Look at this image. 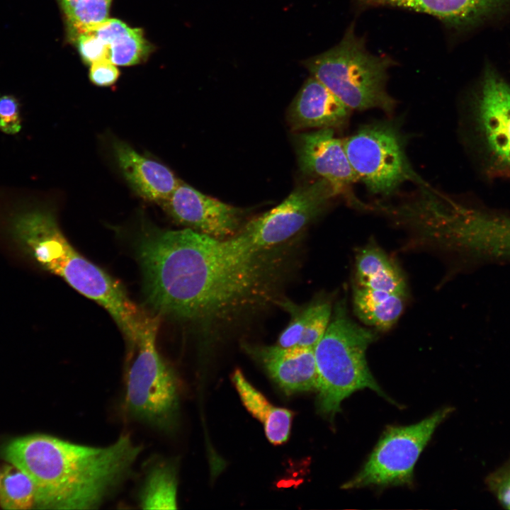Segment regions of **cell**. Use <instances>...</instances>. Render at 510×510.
<instances>
[{"instance_id":"obj_8","label":"cell","mask_w":510,"mask_h":510,"mask_svg":"<svg viewBox=\"0 0 510 510\" xmlns=\"http://www.w3.org/2000/svg\"><path fill=\"white\" fill-rule=\"evenodd\" d=\"M337 196L323 179L303 183L275 208L244 224L230 239L248 253L283 245L321 215Z\"/></svg>"},{"instance_id":"obj_22","label":"cell","mask_w":510,"mask_h":510,"mask_svg":"<svg viewBox=\"0 0 510 510\" xmlns=\"http://www.w3.org/2000/svg\"><path fill=\"white\" fill-rule=\"evenodd\" d=\"M0 506L4 509L25 510L35 506V489L30 478L15 465L4 468L1 477Z\"/></svg>"},{"instance_id":"obj_25","label":"cell","mask_w":510,"mask_h":510,"mask_svg":"<svg viewBox=\"0 0 510 510\" xmlns=\"http://www.w3.org/2000/svg\"><path fill=\"white\" fill-rule=\"evenodd\" d=\"M22 128L21 104L13 95L0 96V131L16 135Z\"/></svg>"},{"instance_id":"obj_20","label":"cell","mask_w":510,"mask_h":510,"mask_svg":"<svg viewBox=\"0 0 510 510\" xmlns=\"http://www.w3.org/2000/svg\"><path fill=\"white\" fill-rule=\"evenodd\" d=\"M291 311L293 317L280 334L277 344L283 347L314 348L330 322L331 304L329 301L317 300L303 309Z\"/></svg>"},{"instance_id":"obj_3","label":"cell","mask_w":510,"mask_h":510,"mask_svg":"<svg viewBox=\"0 0 510 510\" xmlns=\"http://www.w3.org/2000/svg\"><path fill=\"white\" fill-rule=\"evenodd\" d=\"M28 198L0 205V232L23 255L102 306L133 348L147 314L118 282L76 251L51 210Z\"/></svg>"},{"instance_id":"obj_19","label":"cell","mask_w":510,"mask_h":510,"mask_svg":"<svg viewBox=\"0 0 510 510\" xmlns=\"http://www.w3.org/2000/svg\"><path fill=\"white\" fill-rule=\"evenodd\" d=\"M405 295L356 285L353 292L354 312L365 324L379 331H387L400 317L404 308Z\"/></svg>"},{"instance_id":"obj_17","label":"cell","mask_w":510,"mask_h":510,"mask_svg":"<svg viewBox=\"0 0 510 510\" xmlns=\"http://www.w3.org/2000/svg\"><path fill=\"white\" fill-rule=\"evenodd\" d=\"M356 285L378 290L407 294L403 273L382 249L368 244L358 250L355 260Z\"/></svg>"},{"instance_id":"obj_23","label":"cell","mask_w":510,"mask_h":510,"mask_svg":"<svg viewBox=\"0 0 510 510\" xmlns=\"http://www.w3.org/2000/svg\"><path fill=\"white\" fill-rule=\"evenodd\" d=\"M111 0H80L66 16L72 37L90 30L108 19Z\"/></svg>"},{"instance_id":"obj_6","label":"cell","mask_w":510,"mask_h":510,"mask_svg":"<svg viewBox=\"0 0 510 510\" xmlns=\"http://www.w3.org/2000/svg\"><path fill=\"white\" fill-rule=\"evenodd\" d=\"M159 324L157 316H146L127 373L125 402L132 417L167 432L178 418V386L175 373L157 349Z\"/></svg>"},{"instance_id":"obj_26","label":"cell","mask_w":510,"mask_h":510,"mask_svg":"<svg viewBox=\"0 0 510 510\" xmlns=\"http://www.w3.org/2000/svg\"><path fill=\"white\" fill-rule=\"evenodd\" d=\"M81 56L91 64L103 60L110 61V46L104 44L91 32L76 36Z\"/></svg>"},{"instance_id":"obj_28","label":"cell","mask_w":510,"mask_h":510,"mask_svg":"<svg viewBox=\"0 0 510 510\" xmlns=\"http://www.w3.org/2000/svg\"><path fill=\"white\" fill-rule=\"evenodd\" d=\"M119 76L116 65L110 61L103 60L91 64L89 77L92 83L98 86H110L115 82Z\"/></svg>"},{"instance_id":"obj_13","label":"cell","mask_w":510,"mask_h":510,"mask_svg":"<svg viewBox=\"0 0 510 510\" xmlns=\"http://www.w3.org/2000/svg\"><path fill=\"white\" fill-rule=\"evenodd\" d=\"M245 351L288 394L316 390L318 374L314 348L244 344Z\"/></svg>"},{"instance_id":"obj_21","label":"cell","mask_w":510,"mask_h":510,"mask_svg":"<svg viewBox=\"0 0 510 510\" xmlns=\"http://www.w3.org/2000/svg\"><path fill=\"white\" fill-rule=\"evenodd\" d=\"M140 504L144 509H177V480L172 465L158 464L149 471L140 492Z\"/></svg>"},{"instance_id":"obj_14","label":"cell","mask_w":510,"mask_h":510,"mask_svg":"<svg viewBox=\"0 0 510 510\" xmlns=\"http://www.w3.org/2000/svg\"><path fill=\"white\" fill-rule=\"evenodd\" d=\"M352 110L310 75L292 101L288 120L294 130L345 127Z\"/></svg>"},{"instance_id":"obj_29","label":"cell","mask_w":510,"mask_h":510,"mask_svg":"<svg viewBox=\"0 0 510 510\" xmlns=\"http://www.w3.org/2000/svg\"><path fill=\"white\" fill-rule=\"evenodd\" d=\"M490 483L501 504L510 509V464L494 475Z\"/></svg>"},{"instance_id":"obj_32","label":"cell","mask_w":510,"mask_h":510,"mask_svg":"<svg viewBox=\"0 0 510 510\" xmlns=\"http://www.w3.org/2000/svg\"><path fill=\"white\" fill-rule=\"evenodd\" d=\"M0 485H1V477H0Z\"/></svg>"},{"instance_id":"obj_9","label":"cell","mask_w":510,"mask_h":510,"mask_svg":"<svg viewBox=\"0 0 510 510\" xmlns=\"http://www.w3.org/2000/svg\"><path fill=\"white\" fill-rule=\"evenodd\" d=\"M452 411V407H445L416 424L389 426L361 470L342 488L412 484L414 468L421 453Z\"/></svg>"},{"instance_id":"obj_16","label":"cell","mask_w":510,"mask_h":510,"mask_svg":"<svg viewBox=\"0 0 510 510\" xmlns=\"http://www.w3.org/2000/svg\"><path fill=\"white\" fill-rule=\"evenodd\" d=\"M358 11L389 7L429 15L437 19L453 38L467 30V0H350Z\"/></svg>"},{"instance_id":"obj_12","label":"cell","mask_w":510,"mask_h":510,"mask_svg":"<svg viewBox=\"0 0 510 510\" xmlns=\"http://www.w3.org/2000/svg\"><path fill=\"white\" fill-rule=\"evenodd\" d=\"M295 147L300 171L314 178L329 183L338 196L345 195L351 203L360 202L350 188L358 178L347 157L343 139L335 136L331 128L300 133Z\"/></svg>"},{"instance_id":"obj_27","label":"cell","mask_w":510,"mask_h":510,"mask_svg":"<svg viewBox=\"0 0 510 510\" xmlns=\"http://www.w3.org/2000/svg\"><path fill=\"white\" fill-rule=\"evenodd\" d=\"M130 30V27L120 20L108 18L88 31L92 33L104 44L110 46L116 39L128 33Z\"/></svg>"},{"instance_id":"obj_11","label":"cell","mask_w":510,"mask_h":510,"mask_svg":"<svg viewBox=\"0 0 510 510\" xmlns=\"http://www.w3.org/2000/svg\"><path fill=\"white\" fill-rule=\"evenodd\" d=\"M160 205L176 222L215 239L230 238L242 227V210L181 181Z\"/></svg>"},{"instance_id":"obj_24","label":"cell","mask_w":510,"mask_h":510,"mask_svg":"<svg viewBox=\"0 0 510 510\" xmlns=\"http://www.w3.org/2000/svg\"><path fill=\"white\" fill-rule=\"evenodd\" d=\"M149 45L139 28H131L110 45V61L119 66L135 64L147 55Z\"/></svg>"},{"instance_id":"obj_4","label":"cell","mask_w":510,"mask_h":510,"mask_svg":"<svg viewBox=\"0 0 510 510\" xmlns=\"http://www.w3.org/2000/svg\"><path fill=\"white\" fill-rule=\"evenodd\" d=\"M302 64L352 110L378 109L391 113L396 106L387 84L389 70L397 62L387 55L368 51L353 21L337 44Z\"/></svg>"},{"instance_id":"obj_10","label":"cell","mask_w":510,"mask_h":510,"mask_svg":"<svg viewBox=\"0 0 510 510\" xmlns=\"http://www.w3.org/2000/svg\"><path fill=\"white\" fill-rule=\"evenodd\" d=\"M470 118L489 171L510 178V84L487 61L472 90Z\"/></svg>"},{"instance_id":"obj_5","label":"cell","mask_w":510,"mask_h":510,"mask_svg":"<svg viewBox=\"0 0 510 510\" xmlns=\"http://www.w3.org/2000/svg\"><path fill=\"white\" fill-rule=\"evenodd\" d=\"M375 333L353 321L339 304L314 350L318 374L317 410L332 420L344 400L369 388L392 402L369 370L366 352Z\"/></svg>"},{"instance_id":"obj_31","label":"cell","mask_w":510,"mask_h":510,"mask_svg":"<svg viewBox=\"0 0 510 510\" xmlns=\"http://www.w3.org/2000/svg\"><path fill=\"white\" fill-rule=\"evenodd\" d=\"M447 233H448V232H447ZM444 234H446V233H444ZM438 236H440V235H438ZM438 236H437V237H438ZM435 238H436V237H435ZM435 238H434V239H435Z\"/></svg>"},{"instance_id":"obj_18","label":"cell","mask_w":510,"mask_h":510,"mask_svg":"<svg viewBox=\"0 0 510 510\" xmlns=\"http://www.w3.org/2000/svg\"><path fill=\"white\" fill-rule=\"evenodd\" d=\"M232 380L244 407L261 422L268 440L274 445L285 442L290 435L292 412L271 404L240 370L233 373Z\"/></svg>"},{"instance_id":"obj_2","label":"cell","mask_w":510,"mask_h":510,"mask_svg":"<svg viewBox=\"0 0 510 510\" xmlns=\"http://www.w3.org/2000/svg\"><path fill=\"white\" fill-rule=\"evenodd\" d=\"M140 451L128 435L98 447L33 434L12 439L1 455L30 478L38 508L90 509L124 479Z\"/></svg>"},{"instance_id":"obj_1","label":"cell","mask_w":510,"mask_h":510,"mask_svg":"<svg viewBox=\"0 0 510 510\" xmlns=\"http://www.w3.org/2000/svg\"><path fill=\"white\" fill-rule=\"evenodd\" d=\"M280 246L255 253L189 228L153 230L138 246L144 290L159 313L210 334L239 325L280 299Z\"/></svg>"},{"instance_id":"obj_15","label":"cell","mask_w":510,"mask_h":510,"mask_svg":"<svg viewBox=\"0 0 510 510\" xmlns=\"http://www.w3.org/2000/svg\"><path fill=\"white\" fill-rule=\"evenodd\" d=\"M113 153L130 187L143 198L161 204L176 189L180 181L162 164L140 155L121 141H114Z\"/></svg>"},{"instance_id":"obj_7","label":"cell","mask_w":510,"mask_h":510,"mask_svg":"<svg viewBox=\"0 0 510 510\" xmlns=\"http://www.w3.org/2000/svg\"><path fill=\"white\" fill-rule=\"evenodd\" d=\"M350 164L368 191L390 196L406 182L429 186L413 169L406 152V138L397 122L363 125L343 139Z\"/></svg>"},{"instance_id":"obj_30","label":"cell","mask_w":510,"mask_h":510,"mask_svg":"<svg viewBox=\"0 0 510 510\" xmlns=\"http://www.w3.org/2000/svg\"><path fill=\"white\" fill-rule=\"evenodd\" d=\"M80 0H60L62 8L67 16Z\"/></svg>"}]
</instances>
